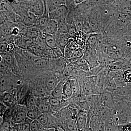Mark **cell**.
I'll return each mask as SVG.
<instances>
[{
    "label": "cell",
    "mask_w": 131,
    "mask_h": 131,
    "mask_svg": "<svg viewBox=\"0 0 131 131\" xmlns=\"http://www.w3.org/2000/svg\"><path fill=\"white\" fill-rule=\"evenodd\" d=\"M112 123L118 126L131 123V102L119 101L112 109Z\"/></svg>",
    "instance_id": "1"
},
{
    "label": "cell",
    "mask_w": 131,
    "mask_h": 131,
    "mask_svg": "<svg viewBox=\"0 0 131 131\" xmlns=\"http://www.w3.org/2000/svg\"><path fill=\"white\" fill-rule=\"evenodd\" d=\"M79 82L80 94L84 96L100 95L96 86V76H90L84 78Z\"/></svg>",
    "instance_id": "2"
},
{
    "label": "cell",
    "mask_w": 131,
    "mask_h": 131,
    "mask_svg": "<svg viewBox=\"0 0 131 131\" xmlns=\"http://www.w3.org/2000/svg\"><path fill=\"white\" fill-rule=\"evenodd\" d=\"M100 50H101L107 57L114 62L122 61L124 53L116 41L103 45L101 46Z\"/></svg>",
    "instance_id": "3"
},
{
    "label": "cell",
    "mask_w": 131,
    "mask_h": 131,
    "mask_svg": "<svg viewBox=\"0 0 131 131\" xmlns=\"http://www.w3.org/2000/svg\"><path fill=\"white\" fill-rule=\"evenodd\" d=\"M124 53L122 61L127 60L131 57V36L124 35L116 41Z\"/></svg>",
    "instance_id": "4"
},
{
    "label": "cell",
    "mask_w": 131,
    "mask_h": 131,
    "mask_svg": "<svg viewBox=\"0 0 131 131\" xmlns=\"http://www.w3.org/2000/svg\"><path fill=\"white\" fill-rule=\"evenodd\" d=\"M113 94L116 102L124 101L131 102V84H127L125 86L117 88Z\"/></svg>",
    "instance_id": "5"
},
{
    "label": "cell",
    "mask_w": 131,
    "mask_h": 131,
    "mask_svg": "<svg viewBox=\"0 0 131 131\" xmlns=\"http://www.w3.org/2000/svg\"><path fill=\"white\" fill-rule=\"evenodd\" d=\"M27 108L21 105H18L12 113V118L13 122L15 124H21L25 122L27 118Z\"/></svg>",
    "instance_id": "6"
},
{
    "label": "cell",
    "mask_w": 131,
    "mask_h": 131,
    "mask_svg": "<svg viewBox=\"0 0 131 131\" xmlns=\"http://www.w3.org/2000/svg\"><path fill=\"white\" fill-rule=\"evenodd\" d=\"M69 13V8L66 5L59 6L53 12L49 13L50 19L58 20L62 19H66Z\"/></svg>",
    "instance_id": "7"
},
{
    "label": "cell",
    "mask_w": 131,
    "mask_h": 131,
    "mask_svg": "<svg viewBox=\"0 0 131 131\" xmlns=\"http://www.w3.org/2000/svg\"><path fill=\"white\" fill-rule=\"evenodd\" d=\"M101 102L104 107L112 109L114 107L116 102L113 93L103 91L99 95Z\"/></svg>",
    "instance_id": "8"
},
{
    "label": "cell",
    "mask_w": 131,
    "mask_h": 131,
    "mask_svg": "<svg viewBox=\"0 0 131 131\" xmlns=\"http://www.w3.org/2000/svg\"><path fill=\"white\" fill-rule=\"evenodd\" d=\"M1 101L8 107H11L14 105L17 100V94L14 89L11 91L2 94Z\"/></svg>",
    "instance_id": "9"
},
{
    "label": "cell",
    "mask_w": 131,
    "mask_h": 131,
    "mask_svg": "<svg viewBox=\"0 0 131 131\" xmlns=\"http://www.w3.org/2000/svg\"><path fill=\"white\" fill-rule=\"evenodd\" d=\"M14 89L12 79L7 74L1 75L0 78V94Z\"/></svg>",
    "instance_id": "10"
},
{
    "label": "cell",
    "mask_w": 131,
    "mask_h": 131,
    "mask_svg": "<svg viewBox=\"0 0 131 131\" xmlns=\"http://www.w3.org/2000/svg\"><path fill=\"white\" fill-rule=\"evenodd\" d=\"M78 130L84 131L88 122V116L86 112L80 110V112L75 118Z\"/></svg>",
    "instance_id": "11"
},
{
    "label": "cell",
    "mask_w": 131,
    "mask_h": 131,
    "mask_svg": "<svg viewBox=\"0 0 131 131\" xmlns=\"http://www.w3.org/2000/svg\"><path fill=\"white\" fill-rule=\"evenodd\" d=\"M107 71V68H105L96 76V86L100 94L104 91V86Z\"/></svg>",
    "instance_id": "12"
},
{
    "label": "cell",
    "mask_w": 131,
    "mask_h": 131,
    "mask_svg": "<svg viewBox=\"0 0 131 131\" xmlns=\"http://www.w3.org/2000/svg\"><path fill=\"white\" fill-rule=\"evenodd\" d=\"M49 99L38 97L35 98L36 107L42 114L49 112L51 110Z\"/></svg>",
    "instance_id": "13"
},
{
    "label": "cell",
    "mask_w": 131,
    "mask_h": 131,
    "mask_svg": "<svg viewBox=\"0 0 131 131\" xmlns=\"http://www.w3.org/2000/svg\"><path fill=\"white\" fill-rule=\"evenodd\" d=\"M115 73L116 72L108 70L104 86V91H108L113 93L117 88V86L113 79Z\"/></svg>",
    "instance_id": "14"
},
{
    "label": "cell",
    "mask_w": 131,
    "mask_h": 131,
    "mask_svg": "<svg viewBox=\"0 0 131 131\" xmlns=\"http://www.w3.org/2000/svg\"><path fill=\"white\" fill-rule=\"evenodd\" d=\"M56 35V40L57 47L59 48L64 54V50L66 46L70 42V38L68 37L67 34H59L57 33Z\"/></svg>",
    "instance_id": "15"
},
{
    "label": "cell",
    "mask_w": 131,
    "mask_h": 131,
    "mask_svg": "<svg viewBox=\"0 0 131 131\" xmlns=\"http://www.w3.org/2000/svg\"><path fill=\"white\" fill-rule=\"evenodd\" d=\"M44 1H35L32 5L30 12L38 18L42 16L45 11Z\"/></svg>",
    "instance_id": "16"
},
{
    "label": "cell",
    "mask_w": 131,
    "mask_h": 131,
    "mask_svg": "<svg viewBox=\"0 0 131 131\" xmlns=\"http://www.w3.org/2000/svg\"><path fill=\"white\" fill-rule=\"evenodd\" d=\"M45 8L43 14L42 16L39 17L37 21L38 27L43 30L50 20L49 13L46 6V1H44Z\"/></svg>",
    "instance_id": "17"
},
{
    "label": "cell",
    "mask_w": 131,
    "mask_h": 131,
    "mask_svg": "<svg viewBox=\"0 0 131 131\" xmlns=\"http://www.w3.org/2000/svg\"><path fill=\"white\" fill-rule=\"evenodd\" d=\"M58 23L56 20L50 19L43 31L45 33L51 35H56L58 33Z\"/></svg>",
    "instance_id": "18"
},
{
    "label": "cell",
    "mask_w": 131,
    "mask_h": 131,
    "mask_svg": "<svg viewBox=\"0 0 131 131\" xmlns=\"http://www.w3.org/2000/svg\"><path fill=\"white\" fill-rule=\"evenodd\" d=\"M124 72L122 70L117 71L113 78L117 88L125 86L127 85L124 79Z\"/></svg>",
    "instance_id": "19"
},
{
    "label": "cell",
    "mask_w": 131,
    "mask_h": 131,
    "mask_svg": "<svg viewBox=\"0 0 131 131\" xmlns=\"http://www.w3.org/2000/svg\"><path fill=\"white\" fill-rule=\"evenodd\" d=\"M66 81H61L57 86L51 91V96L62 101L63 96V89Z\"/></svg>",
    "instance_id": "20"
},
{
    "label": "cell",
    "mask_w": 131,
    "mask_h": 131,
    "mask_svg": "<svg viewBox=\"0 0 131 131\" xmlns=\"http://www.w3.org/2000/svg\"><path fill=\"white\" fill-rule=\"evenodd\" d=\"M46 2L49 14L53 12L59 6L66 4V1L61 0L46 1Z\"/></svg>",
    "instance_id": "21"
},
{
    "label": "cell",
    "mask_w": 131,
    "mask_h": 131,
    "mask_svg": "<svg viewBox=\"0 0 131 131\" xmlns=\"http://www.w3.org/2000/svg\"><path fill=\"white\" fill-rule=\"evenodd\" d=\"M118 12L124 14H130L131 13V1H121Z\"/></svg>",
    "instance_id": "22"
},
{
    "label": "cell",
    "mask_w": 131,
    "mask_h": 131,
    "mask_svg": "<svg viewBox=\"0 0 131 131\" xmlns=\"http://www.w3.org/2000/svg\"><path fill=\"white\" fill-rule=\"evenodd\" d=\"M55 60L54 69L58 73L62 74L64 72L67 65L64 58L62 57Z\"/></svg>",
    "instance_id": "23"
},
{
    "label": "cell",
    "mask_w": 131,
    "mask_h": 131,
    "mask_svg": "<svg viewBox=\"0 0 131 131\" xmlns=\"http://www.w3.org/2000/svg\"><path fill=\"white\" fill-rule=\"evenodd\" d=\"M62 80L58 76H52L48 78L46 81V88L50 91H52L57 86L59 83Z\"/></svg>",
    "instance_id": "24"
},
{
    "label": "cell",
    "mask_w": 131,
    "mask_h": 131,
    "mask_svg": "<svg viewBox=\"0 0 131 131\" xmlns=\"http://www.w3.org/2000/svg\"><path fill=\"white\" fill-rule=\"evenodd\" d=\"M27 108V117L31 120L34 121L37 119L38 117L42 114L36 106Z\"/></svg>",
    "instance_id": "25"
},
{
    "label": "cell",
    "mask_w": 131,
    "mask_h": 131,
    "mask_svg": "<svg viewBox=\"0 0 131 131\" xmlns=\"http://www.w3.org/2000/svg\"><path fill=\"white\" fill-rule=\"evenodd\" d=\"M100 117L105 123L112 122L113 114L112 109L104 107Z\"/></svg>",
    "instance_id": "26"
},
{
    "label": "cell",
    "mask_w": 131,
    "mask_h": 131,
    "mask_svg": "<svg viewBox=\"0 0 131 131\" xmlns=\"http://www.w3.org/2000/svg\"><path fill=\"white\" fill-rule=\"evenodd\" d=\"M73 95V92L70 86L68 80L66 81L63 89V96L62 101H66Z\"/></svg>",
    "instance_id": "27"
},
{
    "label": "cell",
    "mask_w": 131,
    "mask_h": 131,
    "mask_svg": "<svg viewBox=\"0 0 131 131\" xmlns=\"http://www.w3.org/2000/svg\"><path fill=\"white\" fill-rule=\"evenodd\" d=\"M68 81L73 95H75L77 96L80 95V88L78 81L75 78H71L68 80Z\"/></svg>",
    "instance_id": "28"
},
{
    "label": "cell",
    "mask_w": 131,
    "mask_h": 131,
    "mask_svg": "<svg viewBox=\"0 0 131 131\" xmlns=\"http://www.w3.org/2000/svg\"><path fill=\"white\" fill-rule=\"evenodd\" d=\"M57 21L58 23V33L67 34L69 30V25L66 21V20H60Z\"/></svg>",
    "instance_id": "29"
},
{
    "label": "cell",
    "mask_w": 131,
    "mask_h": 131,
    "mask_svg": "<svg viewBox=\"0 0 131 131\" xmlns=\"http://www.w3.org/2000/svg\"><path fill=\"white\" fill-rule=\"evenodd\" d=\"M3 59L8 66L9 68H13L15 64L14 58L11 53H0Z\"/></svg>",
    "instance_id": "30"
},
{
    "label": "cell",
    "mask_w": 131,
    "mask_h": 131,
    "mask_svg": "<svg viewBox=\"0 0 131 131\" xmlns=\"http://www.w3.org/2000/svg\"><path fill=\"white\" fill-rule=\"evenodd\" d=\"M123 61H119L110 64L107 67L108 70L112 72H116L122 70Z\"/></svg>",
    "instance_id": "31"
},
{
    "label": "cell",
    "mask_w": 131,
    "mask_h": 131,
    "mask_svg": "<svg viewBox=\"0 0 131 131\" xmlns=\"http://www.w3.org/2000/svg\"><path fill=\"white\" fill-rule=\"evenodd\" d=\"M65 130L78 131V128L74 118H72L67 121L63 127Z\"/></svg>",
    "instance_id": "32"
},
{
    "label": "cell",
    "mask_w": 131,
    "mask_h": 131,
    "mask_svg": "<svg viewBox=\"0 0 131 131\" xmlns=\"http://www.w3.org/2000/svg\"><path fill=\"white\" fill-rule=\"evenodd\" d=\"M45 39L46 45L49 48L52 49L58 47L56 38L53 35L46 34V37Z\"/></svg>",
    "instance_id": "33"
},
{
    "label": "cell",
    "mask_w": 131,
    "mask_h": 131,
    "mask_svg": "<svg viewBox=\"0 0 131 131\" xmlns=\"http://www.w3.org/2000/svg\"><path fill=\"white\" fill-rule=\"evenodd\" d=\"M102 121L100 116L93 115L90 119L88 123L89 126L93 131V129H94L97 126L99 125Z\"/></svg>",
    "instance_id": "34"
},
{
    "label": "cell",
    "mask_w": 131,
    "mask_h": 131,
    "mask_svg": "<svg viewBox=\"0 0 131 131\" xmlns=\"http://www.w3.org/2000/svg\"><path fill=\"white\" fill-rule=\"evenodd\" d=\"M37 16H35L31 12H29L28 15L24 19V22L26 25H31L37 22Z\"/></svg>",
    "instance_id": "35"
},
{
    "label": "cell",
    "mask_w": 131,
    "mask_h": 131,
    "mask_svg": "<svg viewBox=\"0 0 131 131\" xmlns=\"http://www.w3.org/2000/svg\"><path fill=\"white\" fill-rule=\"evenodd\" d=\"M78 33L74 23L69 25V30L67 34L69 37L72 39H75L77 37Z\"/></svg>",
    "instance_id": "36"
},
{
    "label": "cell",
    "mask_w": 131,
    "mask_h": 131,
    "mask_svg": "<svg viewBox=\"0 0 131 131\" xmlns=\"http://www.w3.org/2000/svg\"><path fill=\"white\" fill-rule=\"evenodd\" d=\"M50 56L52 58L54 59H58L63 57V54L61 51V49L58 47L51 49L50 52Z\"/></svg>",
    "instance_id": "37"
},
{
    "label": "cell",
    "mask_w": 131,
    "mask_h": 131,
    "mask_svg": "<svg viewBox=\"0 0 131 131\" xmlns=\"http://www.w3.org/2000/svg\"><path fill=\"white\" fill-rule=\"evenodd\" d=\"M49 103L52 108L57 109L61 106V101L57 98L51 96L49 99Z\"/></svg>",
    "instance_id": "38"
},
{
    "label": "cell",
    "mask_w": 131,
    "mask_h": 131,
    "mask_svg": "<svg viewBox=\"0 0 131 131\" xmlns=\"http://www.w3.org/2000/svg\"><path fill=\"white\" fill-rule=\"evenodd\" d=\"M44 127L37 119L32 121L30 124L31 131H42Z\"/></svg>",
    "instance_id": "39"
},
{
    "label": "cell",
    "mask_w": 131,
    "mask_h": 131,
    "mask_svg": "<svg viewBox=\"0 0 131 131\" xmlns=\"http://www.w3.org/2000/svg\"><path fill=\"white\" fill-rule=\"evenodd\" d=\"M37 120L45 128L46 127L49 122V117L45 114H42Z\"/></svg>",
    "instance_id": "40"
},
{
    "label": "cell",
    "mask_w": 131,
    "mask_h": 131,
    "mask_svg": "<svg viewBox=\"0 0 131 131\" xmlns=\"http://www.w3.org/2000/svg\"><path fill=\"white\" fill-rule=\"evenodd\" d=\"M8 68V66L3 59L2 61L0 62V75H1L7 74V73Z\"/></svg>",
    "instance_id": "41"
},
{
    "label": "cell",
    "mask_w": 131,
    "mask_h": 131,
    "mask_svg": "<svg viewBox=\"0 0 131 131\" xmlns=\"http://www.w3.org/2000/svg\"><path fill=\"white\" fill-rule=\"evenodd\" d=\"M32 121L30 119L27 118L25 122L22 123L21 131H31L30 124Z\"/></svg>",
    "instance_id": "42"
},
{
    "label": "cell",
    "mask_w": 131,
    "mask_h": 131,
    "mask_svg": "<svg viewBox=\"0 0 131 131\" xmlns=\"http://www.w3.org/2000/svg\"><path fill=\"white\" fill-rule=\"evenodd\" d=\"M119 131H131V123L117 126Z\"/></svg>",
    "instance_id": "43"
},
{
    "label": "cell",
    "mask_w": 131,
    "mask_h": 131,
    "mask_svg": "<svg viewBox=\"0 0 131 131\" xmlns=\"http://www.w3.org/2000/svg\"><path fill=\"white\" fill-rule=\"evenodd\" d=\"M124 78L127 84H131V70L124 71Z\"/></svg>",
    "instance_id": "44"
},
{
    "label": "cell",
    "mask_w": 131,
    "mask_h": 131,
    "mask_svg": "<svg viewBox=\"0 0 131 131\" xmlns=\"http://www.w3.org/2000/svg\"><path fill=\"white\" fill-rule=\"evenodd\" d=\"M8 108L7 106L4 103L0 101V117L3 118Z\"/></svg>",
    "instance_id": "45"
},
{
    "label": "cell",
    "mask_w": 131,
    "mask_h": 131,
    "mask_svg": "<svg viewBox=\"0 0 131 131\" xmlns=\"http://www.w3.org/2000/svg\"><path fill=\"white\" fill-rule=\"evenodd\" d=\"M15 48V45L14 43L12 42L7 43V46L6 49V53H11L12 51L14 50Z\"/></svg>",
    "instance_id": "46"
},
{
    "label": "cell",
    "mask_w": 131,
    "mask_h": 131,
    "mask_svg": "<svg viewBox=\"0 0 131 131\" xmlns=\"http://www.w3.org/2000/svg\"><path fill=\"white\" fill-rule=\"evenodd\" d=\"M35 64L38 67H44L47 64V62L43 59H38L35 62Z\"/></svg>",
    "instance_id": "47"
},
{
    "label": "cell",
    "mask_w": 131,
    "mask_h": 131,
    "mask_svg": "<svg viewBox=\"0 0 131 131\" xmlns=\"http://www.w3.org/2000/svg\"><path fill=\"white\" fill-rule=\"evenodd\" d=\"M7 44L6 42L0 43V53H5Z\"/></svg>",
    "instance_id": "48"
},
{
    "label": "cell",
    "mask_w": 131,
    "mask_h": 131,
    "mask_svg": "<svg viewBox=\"0 0 131 131\" xmlns=\"http://www.w3.org/2000/svg\"><path fill=\"white\" fill-rule=\"evenodd\" d=\"M19 32V28L17 27H14L13 28L11 34L12 35H17L18 34Z\"/></svg>",
    "instance_id": "49"
},
{
    "label": "cell",
    "mask_w": 131,
    "mask_h": 131,
    "mask_svg": "<svg viewBox=\"0 0 131 131\" xmlns=\"http://www.w3.org/2000/svg\"><path fill=\"white\" fill-rule=\"evenodd\" d=\"M5 17L4 15L1 13H0V25H2L5 23Z\"/></svg>",
    "instance_id": "50"
},
{
    "label": "cell",
    "mask_w": 131,
    "mask_h": 131,
    "mask_svg": "<svg viewBox=\"0 0 131 131\" xmlns=\"http://www.w3.org/2000/svg\"><path fill=\"white\" fill-rule=\"evenodd\" d=\"M54 131H66L65 129L61 126H57L54 128Z\"/></svg>",
    "instance_id": "51"
},
{
    "label": "cell",
    "mask_w": 131,
    "mask_h": 131,
    "mask_svg": "<svg viewBox=\"0 0 131 131\" xmlns=\"http://www.w3.org/2000/svg\"><path fill=\"white\" fill-rule=\"evenodd\" d=\"M127 34L131 36V23L129 24L127 27Z\"/></svg>",
    "instance_id": "52"
},
{
    "label": "cell",
    "mask_w": 131,
    "mask_h": 131,
    "mask_svg": "<svg viewBox=\"0 0 131 131\" xmlns=\"http://www.w3.org/2000/svg\"><path fill=\"white\" fill-rule=\"evenodd\" d=\"M84 1H82V0H81V1L76 0V1H74V2L75 6H77L81 4Z\"/></svg>",
    "instance_id": "53"
},
{
    "label": "cell",
    "mask_w": 131,
    "mask_h": 131,
    "mask_svg": "<svg viewBox=\"0 0 131 131\" xmlns=\"http://www.w3.org/2000/svg\"><path fill=\"white\" fill-rule=\"evenodd\" d=\"M7 131H18L15 127H10Z\"/></svg>",
    "instance_id": "54"
},
{
    "label": "cell",
    "mask_w": 131,
    "mask_h": 131,
    "mask_svg": "<svg viewBox=\"0 0 131 131\" xmlns=\"http://www.w3.org/2000/svg\"><path fill=\"white\" fill-rule=\"evenodd\" d=\"M54 129H46L44 128L42 131H54Z\"/></svg>",
    "instance_id": "55"
},
{
    "label": "cell",
    "mask_w": 131,
    "mask_h": 131,
    "mask_svg": "<svg viewBox=\"0 0 131 131\" xmlns=\"http://www.w3.org/2000/svg\"><path fill=\"white\" fill-rule=\"evenodd\" d=\"M3 121V118L2 117H0V125H1Z\"/></svg>",
    "instance_id": "56"
},
{
    "label": "cell",
    "mask_w": 131,
    "mask_h": 131,
    "mask_svg": "<svg viewBox=\"0 0 131 131\" xmlns=\"http://www.w3.org/2000/svg\"><path fill=\"white\" fill-rule=\"evenodd\" d=\"M3 60V58L1 54H0V62H1Z\"/></svg>",
    "instance_id": "57"
},
{
    "label": "cell",
    "mask_w": 131,
    "mask_h": 131,
    "mask_svg": "<svg viewBox=\"0 0 131 131\" xmlns=\"http://www.w3.org/2000/svg\"><path fill=\"white\" fill-rule=\"evenodd\" d=\"M129 15H130V19L131 20V13H130V14H129Z\"/></svg>",
    "instance_id": "58"
},
{
    "label": "cell",
    "mask_w": 131,
    "mask_h": 131,
    "mask_svg": "<svg viewBox=\"0 0 131 131\" xmlns=\"http://www.w3.org/2000/svg\"><path fill=\"white\" fill-rule=\"evenodd\" d=\"M1 28H0V33H1Z\"/></svg>",
    "instance_id": "59"
},
{
    "label": "cell",
    "mask_w": 131,
    "mask_h": 131,
    "mask_svg": "<svg viewBox=\"0 0 131 131\" xmlns=\"http://www.w3.org/2000/svg\"><path fill=\"white\" fill-rule=\"evenodd\" d=\"M66 131H69V130H66Z\"/></svg>",
    "instance_id": "60"
},
{
    "label": "cell",
    "mask_w": 131,
    "mask_h": 131,
    "mask_svg": "<svg viewBox=\"0 0 131 131\" xmlns=\"http://www.w3.org/2000/svg\"><path fill=\"white\" fill-rule=\"evenodd\" d=\"M1 75H0V78H1Z\"/></svg>",
    "instance_id": "61"
}]
</instances>
